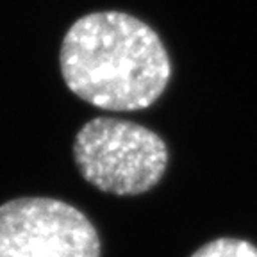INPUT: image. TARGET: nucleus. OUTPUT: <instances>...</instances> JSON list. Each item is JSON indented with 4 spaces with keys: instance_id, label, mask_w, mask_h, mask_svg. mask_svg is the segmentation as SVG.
<instances>
[{
    "instance_id": "nucleus-1",
    "label": "nucleus",
    "mask_w": 257,
    "mask_h": 257,
    "mask_svg": "<svg viewBox=\"0 0 257 257\" xmlns=\"http://www.w3.org/2000/svg\"><path fill=\"white\" fill-rule=\"evenodd\" d=\"M59 66L70 91L105 111L150 107L172 79L159 34L120 11L79 18L63 38Z\"/></svg>"
},
{
    "instance_id": "nucleus-2",
    "label": "nucleus",
    "mask_w": 257,
    "mask_h": 257,
    "mask_svg": "<svg viewBox=\"0 0 257 257\" xmlns=\"http://www.w3.org/2000/svg\"><path fill=\"white\" fill-rule=\"evenodd\" d=\"M73 159L91 186L118 197H134L159 184L168 166V147L143 125L102 116L80 127Z\"/></svg>"
},
{
    "instance_id": "nucleus-3",
    "label": "nucleus",
    "mask_w": 257,
    "mask_h": 257,
    "mask_svg": "<svg viewBox=\"0 0 257 257\" xmlns=\"http://www.w3.org/2000/svg\"><path fill=\"white\" fill-rule=\"evenodd\" d=\"M0 257H100V237L66 202L15 198L0 205Z\"/></svg>"
},
{
    "instance_id": "nucleus-4",
    "label": "nucleus",
    "mask_w": 257,
    "mask_h": 257,
    "mask_svg": "<svg viewBox=\"0 0 257 257\" xmlns=\"http://www.w3.org/2000/svg\"><path fill=\"white\" fill-rule=\"evenodd\" d=\"M191 257H257V246L237 237H218L200 246Z\"/></svg>"
}]
</instances>
